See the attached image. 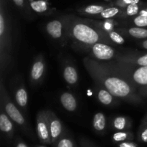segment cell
Segmentation results:
<instances>
[{
	"label": "cell",
	"instance_id": "cell-20",
	"mask_svg": "<svg viewBox=\"0 0 147 147\" xmlns=\"http://www.w3.org/2000/svg\"><path fill=\"white\" fill-rule=\"evenodd\" d=\"M30 6L37 13L47 12L50 9L49 0H29Z\"/></svg>",
	"mask_w": 147,
	"mask_h": 147
},
{
	"label": "cell",
	"instance_id": "cell-29",
	"mask_svg": "<svg viewBox=\"0 0 147 147\" xmlns=\"http://www.w3.org/2000/svg\"><path fill=\"white\" fill-rule=\"evenodd\" d=\"M134 24L136 27H147V15H141L138 14L134 17L133 20Z\"/></svg>",
	"mask_w": 147,
	"mask_h": 147
},
{
	"label": "cell",
	"instance_id": "cell-28",
	"mask_svg": "<svg viewBox=\"0 0 147 147\" xmlns=\"http://www.w3.org/2000/svg\"><path fill=\"white\" fill-rule=\"evenodd\" d=\"M140 3H142L141 0H115L113 4L116 7L123 9L130 4H140Z\"/></svg>",
	"mask_w": 147,
	"mask_h": 147
},
{
	"label": "cell",
	"instance_id": "cell-18",
	"mask_svg": "<svg viewBox=\"0 0 147 147\" xmlns=\"http://www.w3.org/2000/svg\"><path fill=\"white\" fill-rule=\"evenodd\" d=\"M109 6L105 4H90L80 9L79 11L87 15H98Z\"/></svg>",
	"mask_w": 147,
	"mask_h": 147
},
{
	"label": "cell",
	"instance_id": "cell-25",
	"mask_svg": "<svg viewBox=\"0 0 147 147\" xmlns=\"http://www.w3.org/2000/svg\"><path fill=\"white\" fill-rule=\"evenodd\" d=\"M53 145L54 147H76L74 140L65 133Z\"/></svg>",
	"mask_w": 147,
	"mask_h": 147
},
{
	"label": "cell",
	"instance_id": "cell-31",
	"mask_svg": "<svg viewBox=\"0 0 147 147\" xmlns=\"http://www.w3.org/2000/svg\"><path fill=\"white\" fill-rule=\"evenodd\" d=\"M14 147H29L28 145L20 138H17L14 142Z\"/></svg>",
	"mask_w": 147,
	"mask_h": 147
},
{
	"label": "cell",
	"instance_id": "cell-10",
	"mask_svg": "<svg viewBox=\"0 0 147 147\" xmlns=\"http://www.w3.org/2000/svg\"><path fill=\"white\" fill-rule=\"evenodd\" d=\"M0 9V45H1V55L4 53V49H6L8 42V27H7V20L4 16V9L2 4H1Z\"/></svg>",
	"mask_w": 147,
	"mask_h": 147
},
{
	"label": "cell",
	"instance_id": "cell-13",
	"mask_svg": "<svg viewBox=\"0 0 147 147\" xmlns=\"http://www.w3.org/2000/svg\"><path fill=\"white\" fill-rule=\"evenodd\" d=\"M96 95L99 101L105 106H111L115 104L116 102V97L109 90L100 86L96 88Z\"/></svg>",
	"mask_w": 147,
	"mask_h": 147
},
{
	"label": "cell",
	"instance_id": "cell-12",
	"mask_svg": "<svg viewBox=\"0 0 147 147\" xmlns=\"http://www.w3.org/2000/svg\"><path fill=\"white\" fill-rule=\"evenodd\" d=\"M116 62L129 63L137 66H147V53L140 55L119 56L116 58Z\"/></svg>",
	"mask_w": 147,
	"mask_h": 147
},
{
	"label": "cell",
	"instance_id": "cell-26",
	"mask_svg": "<svg viewBox=\"0 0 147 147\" xmlns=\"http://www.w3.org/2000/svg\"><path fill=\"white\" fill-rule=\"evenodd\" d=\"M128 33L131 37L136 39H146L147 38V29L144 27H131L128 30Z\"/></svg>",
	"mask_w": 147,
	"mask_h": 147
},
{
	"label": "cell",
	"instance_id": "cell-19",
	"mask_svg": "<svg viewBox=\"0 0 147 147\" xmlns=\"http://www.w3.org/2000/svg\"><path fill=\"white\" fill-rule=\"evenodd\" d=\"M15 100L16 103L18 104L22 109H25L28 100V94L23 86H20L16 90L15 92Z\"/></svg>",
	"mask_w": 147,
	"mask_h": 147
},
{
	"label": "cell",
	"instance_id": "cell-34",
	"mask_svg": "<svg viewBox=\"0 0 147 147\" xmlns=\"http://www.w3.org/2000/svg\"><path fill=\"white\" fill-rule=\"evenodd\" d=\"M139 94L143 97H147V86L141 87L139 91Z\"/></svg>",
	"mask_w": 147,
	"mask_h": 147
},
{
	"label": "cell",
	"instance_id": "cell-36",
	"mask_svg": "<svg viewBox=\"0 0 147 147\" xmlns=\"http://www.w3.org/2000/svg\"><path fill=\"white\" fill-rule=\"evenodd\" d=\"M34 147H47V146H44V145H36V146H34Z\"/></svg>",
	"mask_w": 147,
	"mask_h": 147
},
{
	"label": "cell",
	"instance_id": "cell-33",
	"mask_svg": "<svg viewBox=\"0 0 147 147\" xmlns=\"http://www.w3.org/2000/svg\"><path fill=\"white\" fill-rule=\"evenodd\" d=\"M80 145L83 147H97L95 146L93 144H92L90 141L87 140L86 139H80Z\"/></svg>",
	"mask_w": 147,
	"mask_h": 147
},
{
	"label": "cell",
	"instance_id": "cell-17",
	"mask_svg": "<svg viewBox=\"0 0 147 147\" xmlns=\"http://www.w3.org/2000/svg\"><path fill=\"white\" fill-rule=\"evenodd\" d=\"M93 127L96 133L103 134L106 131V119L103 113H97L93 117Z\"/></svg>",
	"mask_w": 147,
	"mask_h": 147
},
{
	"label": "cell",
	"instance_id": "cell-21",
	"mask_svg": "<svg viewBox=\"0 0 147 147\" xmlns=\"http://www.w3.org/2000/svg\"><path fill=\"white\" fill-rule=\"evenodd\" d=\"M134 139L133 132L129 131H122L114 133L112 136V141L115 144H119L121 142H127V141H133Z\"/></svg>",
	"mask_w": 147,
	"mask_h": 147
},
{
	"label": "cell",
	"instance_id": "cell-32",
	"mask_svg": "<svg viewBox=\"0 0 147 147\" xmlns=\"http://www.w3.org/2000/svg\"><path fill=\"white\" fill-rule=\"evenodd\" d=\"M15 5L20 9H24L26 7V0H12Z\"/></svg>",
	"mask_w": 147,
	"mask_h": 147
},
{
	"label": "cell",
	"instance_id": "cell-23",
	"mask_svg": "<svg viewBox=\"0 0 147 147\" xmlns=\"http://www.w3.org/2000/svg\"><path fill=\"white\" fill-rule=\"evenodd\" d=\"M142 5H143V3L142 2L140 4H130L127 6L123 9V12L121 17H133V16L138 15Z\"/></svg>",
	"mask_w": 147,
	"mask_h": 147
},
{
	"label": "cell",
	"instance_id": "cell-1",
	"mask_svg": "<svg viewBox=\"0 0 147 147\" xmlns=\"http://www.w3.org/2000/svg\"><path fill=\"white\" fill-rule=\"evenodd\" d=\"M83 63L96 83L111 93L115 97L131 103L142 102V96L127 78L109 65L90 57H85Z\"/></svg>",
	"mask_w": 147,
	"mask_h": 147
},
{
	"label": "cell",
	"instance_id": "cell-11",
	"mask_svg": "<svg viewBox=\"0 0 147 147\" xmlns=\"http://www.w3.org/2000/svg\"><path fill=\"white\" fill-rule=\"evenodd\" d=\"M63 24L60 20H54L49 22L46 25L47 34L55 40H59L63 37Z\"/></svg>",
	"mask_w": 147,
	"mask_h": 147
},
{
	"label": "cell",
	"instance_id": "cell-9",
	"mask_svg": "<svg viewBox=\"0 0 147 147\" xmlns=\"http://www.w3.org/2000/svg\"><path fill=\"white\" fill-rule=\"evenodd\" d=\"M0 130L6 137L9 139H12L14 133V126L13 121L9 117L6 112H4L1 107V112H0Z\"/></svg>",
	"mask_w": 147,
	"mask_h": 147
},
{
	"label": "cell",
	"instance_id": "cell-35",
	"mask_svg": "<svg viewBox=\"0 0 147 147\" xmlns=\"http://www.w3.org/2000/svg\"><path fill=\"white\" fill-rule=\"evenodd\" d=\"M141 45H142V47H143L144 49L147 50V40H144V41L141 43Z\"/></svg>",
	"mask_w": 147,
	"mask_h": 147
},
{
	"label": "cell",
	"instance_id": "cell-6",
	"mask_svg": "<svg viewBox=\"0 0 147 147\" xmlns=\"http://www.w3.org/2000/svg\"><path fill=\"white\" fill-rule=\"evenodd\" d=\"M47 112L52 144H53L65 134L64 127H63L61 121L53 112L50 111H47Z\"/></svg>",
	"mask_w": 147,
	"mask_h": 147
},
{
	"label": "cell",
	"instance_id": "cell-8",
	"mask_svg": "<svg viewBox=\"0 0 147 147\" xmlns=\"http://www.w3.org/2000/svg\"><path fill=\"white\" fill-rule=\"evenodd\" d=\"M45 62L42 56H39L32 66L30 72V78L33 84L39 83L43 78L45 73Z\"/></svg>",
	"mask_w": 147,
	"mask_h": 147
},
{
	"label": "cell",
	"instance_id": "cell-22",
	"mask_svg": "<svg viewBox=\"0 0 147 147\" xmlns=\"http://www.w3.org/2000/svg\"><path fill=\"white\" fill-rule=\"evenodd\" d=\"M123 12V9L116 6H110L105 9L100 14H98V17L103 19H111L113 17H117L118 15L121 16Z\"/></svg>",
	"mask_w": 147,
	"mask_h": 147
},
{
	"label": "cell",
	"instance_id": "cell-14",
	"mask_svg": "<svg viewBox=\"0 0 147 147\" xmlns=\"http://www.w3.org/2000/svg\"><path fill=\"white\" fill-rule=\"evenodd\" d=\"M112 128L117 131L130 130L132 126V122L129 118L126 116H117L112 121Z\"/></svg>",
	"mask_w": 147,
	"mask_h": 147
},
{
	"label": "cell",
	"instance_id": "cell-2",
	"mask_svg": "<svg viewBox=\"0 0 147 147\" xmlns=\"http://www.w3.org/2000/svg\"><path fill=\"white\" fill-rule=\"evenodd\" d=\"M70 30L73 40L83 45L92 46L97 42L107 41L102 39L100 32L83 22L74 21L70 25Z\"/></svg>",
	"mask_w": 147,
	"mask_h": 147
},
{
	"label": "cell",
	"instance_id": "cell-5",
	"mask_svg": "<svg viewBox=\"0 0 147 147\" xmlns=\"http://www.w3.org/2000/svg\"><path fill=\"white\" fill-rule=\"evenodd\" d=\"M37 133L39 140L42 144H52L47 111H41L37 113Z\"/></svg>",
	"mask_w": 147,
	"mask_h": 147
},
{
	"label": "cell",
	"instance_id": "cell-37",
	"mask_svg": "<svg viewBox=\"0 0 147 147\" xmlns=\"http://www.w3.org/2000/svg\"><path fill=\"white\" fill-rule=\"evenodd\" d=\"M80 147H83V146H80Z\"/></svg>",
	"mask_w": 147,
	"mask_h": 147
},
{
	"label": "cell",
	"instance_id": "cell-27",
	"mask_svg": "<svg viewBox=\"0 0 147 147\" xmlns=\"http://www.w3.org/2000/svg\"><path fill=\"white\" fill-rule=\"evenodd\" d=\"M106 34L108 37L110 38V40H111L113 43L117 45H123L124 44L125 40L120 34H119L116 32L113 31V30H107L106 32Z\"/></svg>",
	"mask_w": 147,
	"mask_h": 147
},
{
	"label": "cell",
	"instance_id": "cell-3",
	"mask_svg": "<svg viewBox=\"0 0 147 147\" xmlns=\"http://www.w3.org/2000/svg\"><path fill=\"white\" fill-rule=\"evenodd\" d=\"M127 78L134 86H147V66H137L129 63L115 62L109 64Z\"/></svg>",
	"mask_w": 147,
	"mask_h": 147
},
{
	"label": "cell",
	"instance_id": "cell-16",
	"mask_svg": "<svg viewBox=\"0 0 147 147\" xmlns=\"http://www.w3.org/2000/svg\"><path fill=\"white\" fill-rule=\"evenodd\" d=\"M63 78L66 83L71 86H74L78 80V75L76 67L70 65H67L63 70Z\"/></svg>",
	"mask_w": 147,
	"mask_h": 147
},
{
	"label": "cell",
	"instance_id": "cell-30",
	"mask_svg": "<svg viewBox=\"0 0 147 147\" xmlns=\"http://www.w3.org/2000/svg\"><path fill=\"white\" fill-rule=\"evenodd\" d=\"M119 147H139L136 143L133 142L132 141H127V142H121L118 144Z\"/></svg>",
	"mask_w": 147,
	"mask_h": 147
},
{
	"label": "cell",
	"instance_id": "cell-24",
	"mask_svg": "<svg viewBox=\"0 0 147 147\" xmlns=\"http://www.w3.org/2000/svg\"><path fill=\"white\" fill-rule=\"evenodd\" d=\"M138 141L142 143L147 144V113L142 119L137 133Z\"/></svg>",
	"mask_w": 147,
	"mask_h": 147
},
{
	"label": "cell",
	"instance_id": "cell-7",
	"mask_svg": "<svg viewBox=\"0 0 147 147\" xmlns=\"http://www.w3.org/2000/svg\"><path fill=\"white\" fill-rule=\"evenodd\" d=\"M93 57L99 60H110L116 56V51L105 42H97L91 46Z\"/></svg>",
	"mask_w": 147,
	"mask_h": 147
},
{
	"label": "cell",
	"instance_id": "cell-4",
	"mask_svg": "<svg viewBox=\"0 0 147 147\" xmlns=\"http://www.w3.org/2000/svg\"><path fill=\"white\" fill-rule=\"evenodd\" d=\"M0 90H1V107L4 109V111L13 121V122L15 123L22 130L30 133V129L27 126L26 119H24L22 113L9 98L2 82L1 83Z\"/></svg>",
	"mask_w": 147,
	"mask_h": 147
},
{
	"label": "cell",
	"instance_id": "cell-15",
	"mask_svg": "<svg viewBox=\"0 0 147 147\" xmlns=\"http://www.w3.org/2000/svg\"><path fill=\"white\" fill-rule=\"evenodd\" d=\"M60 103L65 110L67 111H75L77 109V101L72 93L65 92L60 96Z\"/></svg>",
	"mask_w": 147,
	"mask_h": 147
}]
</instances>
